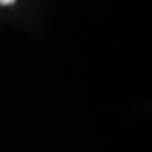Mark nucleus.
<instances>
[{
	"mask_svg": "<svg viewBox=\"0 0 152 152\" xmlns=\"http://www.w3.org/2000/svg\"><path fill=\"white\" fill-rule=\"evenodd\" d=\"M17 0H0V6H13Z\"/></svg>",
	"mask_w": 152,
	"mask_h": 152,
	"instance_id": "nucleus-1",
	"label": "nucleus"
}]
</instances>
